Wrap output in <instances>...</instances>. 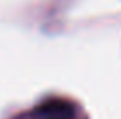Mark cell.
I'll use <instances>...</instances> for the list:
<instances>
[{
    "mask_svg": "<svg viewBox=\"0 0 121 119\" xmlns=\"http://www.w3.org/2000/svg\"><path fill=\"white\" fill-rule=\"evenodd\" d=\"M42 119H70L72 117V109L67 107L65 102H48L40 109Z\"/></svg>",
    "mask_w": 121,
    "mask_h": 119,
    "instance_id": "obj_1",
    "label": "cell"
}]
</instances>
